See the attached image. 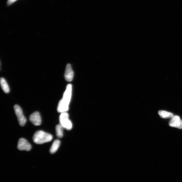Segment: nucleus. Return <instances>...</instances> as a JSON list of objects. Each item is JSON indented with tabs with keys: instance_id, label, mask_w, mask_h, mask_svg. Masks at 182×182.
Wrapping results in <instances>:
<instances>
[{
	"instance_id": "1",
	"label": "nucleus",
	"mask_w": 182,
	"mask_h": 182,
	"mask_svg": "<svg viewBox=\"0 0 182 182\" xmlns=\"http://www.w3.org/2000/svg\"><path fill=\"white\" fill-rule=\"evenodd\" d=\"M72 86L67 85L63 98L59 102L57 110L59 113L67 112L69 109V106L72 95Z\"/></svg>"
},
{
	"instance_id": "2",
	"label": "nucleus",
	"mask_w": 182,
	"mask_h": 182,
	"mask_svg": "<svg viewBox=\"0 0 182 182\" xmlns=\"http://www.w3.org/2000/svg\"><path fill=\"white\" fill-rule=\"evenodd\" d=\"M52 139V135L43 131L36 132L33 137L34 142L39 145L50 142Z\"/></svg>"
},
{
	"instance_id": "3",
	"label": "nucleus",
	"mask_w": 182,
	"mask_h": 182,
	"mask_svg": "<svg viewBox=\"0 0 182 182\" xmlns=\"http://www.w3.org/2000/svg\"><path fill=\"white\" fill-rule=\"evenodd\" d=\"M60 124L67 130H70L72 127V122L69 119V115L67 112L61 113L60 117Z\"/></svg>"
},
{
	"instance_id": "4",
	"label": "nucleus",
	"mask_w": 182,
	"mask_h": 182,
	"mask_svg": "<svg viewBox=\"0 0 182 182\" xmlns=\"http://www.w3.org/2000/svg\"><path fill=\"white\" fill-rule=\"evenodd\" d=\"M14 109L20 125L22 127L24 126L26 124V119L21 108L19 105H15Z\"/></svg>"
},
{
	"instance_id": "5",
	"label": "nucleus",
	"mask_w": 182,
	"mask_h": 182,
	"mask_svg": "<svg viewBox=\"0 0 182 182\" xmlns=\"http://www.w3.org/2000/svg\"><path fill=\"white\" fill-rule=\"evenodd\" d=\"M18 148L20 151H30L31 148V146L25 139L24 138H20L18 144Z\"/></svg>"
},
{
	"instance_id": "6",
	"label": "nucleus",
	"mask_w": 182,
	"mask_h": 182,
	"mask_svg": "<svg viewBox=\"0 0 182 182\" xmlns=\"http://www.w3.org/2000/svg\"><path fill=\"white\" fill-rule=\"evenodd\" d=\"M169 125L172 127L182 129V120L180 117L177 115L174 116L171 118L169 123Z\"/></svg>"
},
{
	"instance_id": "7",
	"label": "nucleus",
	"mask_w": 182,
	"mask_h": 182,
	"mask_svg": "<svg viewBox=\"0 0 182 182\" xmlns=\"http://www.w3.org/2000/svg\"><path fill=\"white\" fill-rule=\"evenodd\" d=\"M29 120L35 125L39 126L41 124V118L40 113L38 112L32 113L29 117Z\"/></svg>"
},
{
	"instance_id": "8",
	"label": "nucleus",
	"mask_w": 182,
	"mask_h": 182,
	"mask_svg": "<svg viewBox=\"0 0 182 182\" xmlns=\"http://www.w3.org/2000/svg\"><path fill=\"white\" fill-rule=\"evenodd\" d=\"M64 78L67 81L70 82L73 80L74 76V72L72 70V67L70 64H67L66 68Z\"/></svg>"
},
{
	"instance_id": "9",
	"label": "nucleus",
	"mask_w": 182,
	"mask_h": 182,
	"mask_svg": "<svg viewBox=\"0 0 182 182\" xmlns=\"http://www.w3.org/2000/svg\"><path fill=\"white\" fill-rule=\"evenodd\" d=\"M60 144V142L59 140H56L54 141L50 150V151L51 154H53L57 152L59 148Z\"/></svg>"
},
{
	"instance_id": "10",
	"label": "nucleus",
	"mask_w": 182,
	"mask_h": 182,
	"mask_svg": "<svg viewBox=\"0 0 182 182\" xmlns=\"http://www.w3.org/2000/svg\"><path fill=\"white\" fill-rule=\"evenodd\" d=\"M0 82H1L2 89L4 91V92L6 93H9L10 91V88L5 79L3 78H1Z\"/></svg>"
},
{
	"instance_id": "11",
	"label": "nucleus",
	"mask_w": 182,
	"mask_h": 182,
	"mask_svg": "<svg viewBox=\"0 0 182 182\" xmlns=\"http://www.w3.org/2000/svg\"><path fill=\"white\" fill-rule=\"evenodd\" d=\"M158 114L163 119H171L174 116L172 113L163 110L158 111Z\"/></svg>"
},
{
	"instance_id": "12",
	"label": "nucleus",
	"mask_w": 182,
	"mask_h": 182,
	"mask_svg": "<svg viewBox=\"0 0 182 182\" xmlns=\"http://www.w3.org/2000/svg\"><path fill=\"white\" fill-rule=\"evenodd\" d=\"M64 128L60 124L56 126V132L57 137L58 138H62L63 136V129Z\"/></svg>"
},
{
	"instance_id": "13",
	"label": "nucleus",
	"mask_w": 182,
	"mask_h": 182,
	"mask_svg": "<svg viewBox=\"0 0 182 182\" xmlns=\"http://www.w3.org/2000/svg\"><path fill=\"white\" fill-rule=\"evenodd\" d=\"M16 1H17V0H8V5H11Z\"/></svg>"
}]
</instances>
